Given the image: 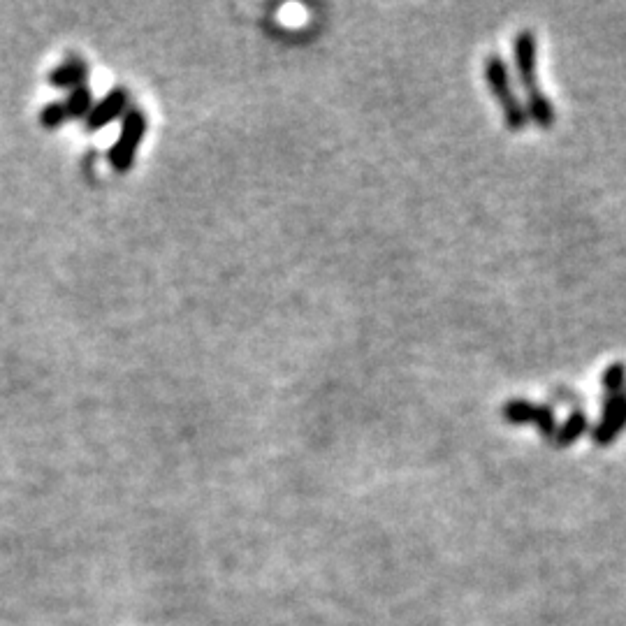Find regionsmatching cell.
I'll list each match as a JSON object with an SVG mask.
<instances>
[{
    "mask_svg": "<svg viewBox=\"0 0 626 626\" xmlns=\"http://www.w3.org/2000/svg\"><path fill=\"white\" fill-rule=\"evenodd\" d=\"M515 68L527 91V114L541 128H550L555 123V107L536 84V38L531 31H520L515 38Z\"/></svg>",
    "mask_w": 626,
    "mask_h": 626,
    "instance_id": "6da1fadb",
    "label": "cell"
},
{
    "mask_svg": "<svg viewBox=\"0 0 626 626\" xmlns=\"http://www.w3.org/2000/svg\"><path fill=\"white\" fill-rule=\"evenodd\" d=\"M485 79H487V84H490L494 98L499 100L501 109H504L506 126L518 133V130H522L524 126H527L529 114H527V107H524L518 100V96H515L513 84H511V75H508V68H506L504 58H501L499 54L487 56V61H485Z\"/></svg>",
    "mask_w": 626,
    "mask_h": 626,
    "instance_id": "7a4b0ae2",
    "label": "cell"
},
{
    "mask_svg": "<svg viewBox=\"0 0 626 626\" xmlns=\"http://www.w3.org/2000/svg\"><path fill=\"white\" fill-rule=\"evenodd\" d=\"M144 135H147V116L142 114V109H128V112L123 114L121 133L107 154L109 165H112V170L116 174L130 172V167L135 165L137 149H140Z\"/></svg>",
    "mask_w": 626,
    "mask_h": 626,
    "instance_id": "3957f363",
    "label": "cell"
},
{
    "mask_svg": "<svg viewBox=\"0 0 626 626\" xmlns=\"http://www.w3.org/2000/svg\"><path fill=\"white\" fill-rule=\"evenodd\" d=\"M501 416L504 420L511 422V425H524V422H534L538 427V432L543 436H548L552 441L557 434V420L555 411L550 406H538L531 402H524V399H511V402L504 404L501 409Z\"/></svg>",
    "mask_w": 626,
    "mask_h": 626,
    "instance_id": "277c9868",
    "label": "cell"
},
{
    "mask_svg": "<svg viewBox=\"0 0 626 626\" xmlns=\"http://www.w3.org/2000/svg\"><path fill=\"white\" fill-rule=\"evenodd\" d=\"M626 427V390L622 388L615 395H606L603 402V418L599 425L592 429V441L596 446L606 448L613 443Z\"/></svg>",
    "mask_w": 626,
    "mask_h": 626,
    "instance_id": "5b68a950",
    "label": "cell"
},
{
    "mask_svg": "<svg viewBox=\"0 0 626 626\" xmlns=\"http://www.w3.org/2000/svg\"><path fill=\"white\" fill-rule=\"evenodd\" d=\"M126 112H128V91L116 86V89L109 91L98 105H93L91 114L84 119L86 133H98V130H103L109 123H114Z\"/></svg>",
    "mask_w": 626,
    "mask_h": 626,
    "instance_id": "8992f818",
    "label": "cell"
},
{
    "mask_svg": "<svg viewBox=\"0 0 626 626\" xmlns=\"http://www.w3.org/2000/svg\"><path fill=\"white\" fill-rule=\"evenodd\" d=\"M86 79H89V65H86L84 58L70 56L49 72L47 82L49 86H54V89L75 91L79 86H86Z\"/></svg>",
    "mask_w": 626,
    "mask_h": 626,
    "instance_id": "52a82bcc",
    "label": "cell"
},
{
    "mask_svg": "<svg viewBox=\"0 0 626 626\" xmlns=\"http://www.w3.org/2000/svg\"><path fill=\"white\" fill-rule=\"evenodd\" d=\"M587 429H589L587 413L580 409H573L569 420H566L562 427H557V434H555V439H552V443H555L557 448H566V446H571L573 441H578Z\"/></svg>",
    "mask_w": 626,
    "mask_h": 626,
    "instance_id": "ba28073f",
    "label": "cell"
},
{
    "mask_svg": "<svg viewBox=\"0 0 626 626\" xmlns=\"http://www.w3.org/2000/svg\"><path fill=\"white\" fill-rule=\"evenodd\" d=\"M65 112H68V119H86L93 109V96L89 86H79V89L70 91V96L63 100Z\"/></svg>",
    "mask_w": 626,
    "mask_h": 626,
    "instance_id": "9c48e42d",
    "label": "cell"
},
{
    "mask_svg": "<svg viewBox=\"0 0 626 626\" xmlns=\"http://www.w3.org/2000/svg\"><path fill=\"white\" fill-rule=\"evenodd\" d=\"M40 126L45 130H56L61 128L65 121L68 119V112H65V105L61 103V100H56V103H49L40 109Z\"/></svg>",
    "mask_w": 626,
    "mask_h": 626,
    "instance_id": "30bf717a",
    "label": "cell"
},
{
    "mask_svg": "<svg viewBox=\"0 0 626 626\" xmlns=\"http://www.w3.org/2000/svg\"><path fill=\"white\" fill-rule=\"evenodd\" d=\"M624 381H626V365H622V362L610 365L606 369V374H603L601 378L603 388H606V395H615V392H620L624 388Z\"/></svg>",
    "mask_w": 626,
    "mask_h": 626,
    "instance_id": "8fae6325",
    "label": "cell"
}]
</instances>
